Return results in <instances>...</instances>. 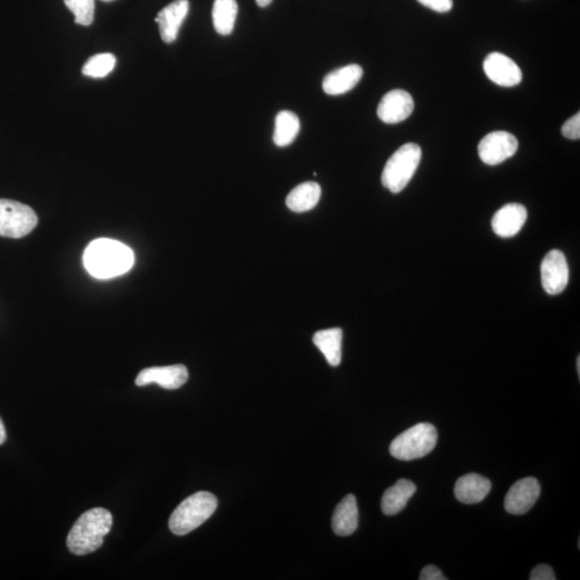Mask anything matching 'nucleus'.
<instances>
[{"instance_id": "f257e3e1", "label": "nucleus", "mask_w": 580, "mask_h": 580, "mask_svg": "<svg viewBox=\"0 0 580 580\" xmlns=\"http://www.w3.org/2000/svg\"><path fill=\"white\" fill-rule=\"evenodd\" d=\"M85 267L96 278H112L128 272L133 266V252L123 243L101 238L86 247Z\"/></svg>"}, {"instance_id": "f03ea898", "label": "nucleus", "mask_w": 580, "mask_h": 580, "mask_svg": "<svg viewBox=\"0 0 580 580\" xmlns=\"http://www.w3.org/2000/svg\"><path fill=\"white\" fill-rule=\"evenodd\" d=\"M113 524L111 512L102 507L87 511L76 521L67 537V547L76 556H85L100 549Z\"/></svg>"}, {"instance_id": "7ed1b4c3", "label": "nucleus", "mask_w": 580, "mask_h": 580, "mask_svg": "<svg viewBox=\"0 0 580 580\" xmlns=\"http://www.w3.org/2000/svg\"><path fill=\"white\" fill-rule=\"evenodd\" d=\"M217 499L214 495L199 491L189 496L174 510L169 528L175 536H186L197 529L214 514Z\"/></svg>"}, {"instance_id": "20e7f679", "label": "nucleus", "mask_w": 580, "mask_h": 580, "mask_svg": "<svg viewBox=\"0 0 580 580\" xmlns=\"http://www.w3.org/2000/svg\"><path fill=\"white\" fill-rule=\"evenodd\" d=\"M422 149L416 143H407L388 159L382 174V183L393 194H399L415 174L422 160Z\"/></svg>"}, {"instance_id": "39448f33", "label": "nucleus", "mask_w": 580, "mask_h": 580, "mask_svg": "<svg viewBox=\"0 0 580 580\" xmlns=\"http://www.w3.org/2000/svg\"><path fill=\"white\" fill-rule=\"evenodd\" d=\"M437 442L438 431L433 424L417 423L393 439L390 452L399 460L412 461L431 453Z\"/></svg>"}, {"instance_id": "423d86ee", "label": "nucleus", "mask_w": 580, "mask_h": 580, "mask_svg": "<svg viewBox=\"0 0 580 580\" xmlns=\"http://www.w3.org/2000/svg\"><path fill=\"white\" fill-rule=\"evenodd\" d=\"M38 224V216L30 206L19 201L0 199V237L20 239Z\"/></svg>"}, {"instance_id": "0eeeda50", "label": "nucleus", "mask_w": 580, "mask_h": 580, "mask_svg": "<svg viewBox=\"0 0 580 580\" xmlns=\"http://www.w3.org/2000/svg\"><path fill=\"white\" fill-rule=\"evenodd\" d=\"M518 140L507 132H494L487 134L479 144L481 162L495 165L505 162L516 154Z\"/></svg>"}, {"instance_id": "6e6552de", "label": "nucleus", "mask_w": 580, "mask_h": 580, "mask_svg": "<svg viewBox=\"0 0 580 580\" xmlns=\"http://www.w3.org/2000/svg\"><path fill=\"white\" fill-rule=\"evenodd\" d=\"M541 278L544 289L552 296L561 294L567 288L569 270L567 258L561 251L552 250L544 257Z\"/></svg>"}, {"instance_id": "1a4fd4ad", "label": "nucleus", "mask_w": 580, "mask_h": 580, "mask_svg": "<svg viewBox=\"0 0 580 580\" xmlns=\"http://www.w3.org/2000/svg\"><path fill=\"white\" fill-rule=\"evenodd\" d=\"M541 495V486L535 478L516 481L505 496L504 507L512 515H524L536 503Z\"/></svg>"}, {"instance_id": "9d476101", "label": "nucleus", "mask_w": 580, "mask_h": 580, "mask_svg": "<svg viewBox=\"0 0 580 580\" xmlns=\"http://www.w3.org/2000/svg\"><path fill=\"white\" fill-rule=\"evenodd\" d=\"M189 381L188 367L183 365L148 367L139 373L136 385L147 386L157 383L165 390H179Z\"/></svg>"}, {"instance_id": "9b49d317", "label": "nucleus", "mask_w": 580, "mask_h": 580, "mask_svg": "<svg viewBox=\"0 0 580 580\" xmlns=\"http://www.w3.org/2000/svg\"><path fill=\"white\" fill-rule=\"evenodd\" d=\"M484 71L492 82L503 87L516 86L522 80L521 69L515 61L498 52L486 57Z\"/></svg>"}, {"instance_id": "f8f14e48", "label": "nucleus", "mask_w": 580, "mask_h": 580, "mask_svg": "<svg viewBox=\"0 0 580 580\" xmlns=\"http://www.w3.org/2000/svg\"><path fill=\"white\" fill-rule=\"evenodd\" d=\"M413 97L403 90H393L383 97L377 116L386 124H398L406 121L414 111Z\"/></svg>"}, {"instance_id": "ddd939ff", "label": "nucleus", "mask_w": 580, "mask_h": 580, "mask_svg": "<svg viewBox=\"0 0 580 580\" xmlns=\"http://www.w3.org/2000/svg\"><path fill=\"white\" fill-rule=\"evenodd\" d=\"M189 10V0H174L157 14L155 22L159 25L160 36L165 44H173L178 38L179 30Z\"/></svg>"}, {"instance_id": "4468645a", "label": "nucleus", "mask_w": 580, "mask_h": 580, "mask_svg": "<svg viewBox=\"0 0 580 580\" xmlns=\"http://www.w3.org/2000/svg\"><path fill=\"white\" fill-rule=\"evenodd\" d=\"M528 211L520 204H509L501 208L492 219L491 226L495 234L501 238L514 237L525 226Z\"/></svg>"}, {"instance_id": "2eb2a0df", "label": "nucleus", "mask_w": 580, "mask_h": 580, "mask_svg": "<svg viewBox=\"0 0 580 580\" xmlns=\"http://www.w3.org/2000/svg\"><path fill=\"white\" fill-rule=\"evenodd\" d=\"M364 70L359 65L351 64L331 71L325 77L323 90L326 94L338 96L353 90L361 80Z\"/></svg>"}, {"instance_id": "dca6fc26", "label": "nucleus", "mask_w": 580, "mask_h": 580, "mask_svg": "<svg viewBox=\"0 0 580 580\" xmlns=\"http://www.w3.org/2000/svg\"><path fill=\"white\" fill-rule=\"evenodd\" d=\"M490 490V480L476 473L463 476L455 485V498L464 504L479 503L489 495Z\"/></svg>"}, {"instance_id": "f3484780", "label": "nucleus", "mask_w": 580, "mask_h": 580, "mask_svg": "<svg viewBox=\"0 0 580 580\" xmlns=\"http://www.w3.org/2000/svg\"><path fill=\"white\" fill-rule=\"evenodd\" d=\"M359 512L354 495H347L335 507L333 529L336 536H349L358 528Z\"/></svg>"}, {"instance_id": "a211bd4d", "label": "nucleus", "mask_w": 580, "mask_h": 580, "mask_svg": "<svg viewBox=\"0 0 580 580\" xmlns=\"http://www.w3.org/2000/svg\"><path fill=\"white\" fill-rule=\"evenodd\" d=\"M416 492V486L408 479L398 480L385 491L382 499V511L387 516L399 514L406 509L408 500Z\"/></svg>"}, {"instance_id": "6ab92c4d", "label": "nucleus", "mask_w": 580, "mask_h": 580, "mask_svg": "<svg viewBox=\"0 0 580 580\" xmlns=\"http://www.w3.org/2000/svg\"><path fill=\"white\" fill-rule=\"evenodd\" d=\"M322 195V189L318 183L305 182L290 191L286 198L289 210L302 213L315 208Z\"/></svg>"}, {"instance_id": "aec40b11", "label": "nucleus", "mask_w": 580, "mask_h": 580, "mask_svg": "<svg viewBox=\"0 0 580 580\" xmlns=\"http://www.w3.org/2000/svg\"><path fill=\"white\" fill-rule=\"evenodd\" d=\"M342 340H343V331L340 328L320 330L313 336L314 344L318 347L328 364L333 367H338L341 364Z\"/></svg>"}, {"instance_id": "412c9836", "label": "nucleus", "mask_w": 580, "mask_h": 580, "mask_svg": "<svg viewBox=\"0 0 580 580\" xmlns=\"http://www.w3.org/2000/svg\"><path fill=\"white\" fill-rule=\"evenodd\" d=\"M238 4L236 0H215L212 18L217 33L228 36L235 28L238 17Z\"/></svg>"}, {"instance_id": "4be33fe9", "label": "nucleus", "mask_w": 580, "mask_h": 580, "mask_svg": "<svg viewBox=\"0 0 580 580\" xmlns=\"http://www.w3.org/2000/svg\"><path fill=\"white\" fill-rule=\"evenodd\" d=\"M300 132L299 117L292 111H281L276 117L273 141L278 147H287L297 138Z\"/></svg>"}, {"instance_id": "5701e85b", "label": "nucleus", "mask_w": 580, "mask_h": 580, "mask_svg": "<svg viewBox=\"0 0 580 580\" xmlns=\"http://www.w3.org/2000/svg\"><path fill=\"white\" fill-rule=\"evenodd\" d=\"M117 59L111 53L92 56L83 67L82 74L91 77H103L110 74L116 67Z\"/></svg>"}, {"instance_id": "b1692460", "label": "nucleus", "mask_w": 580, "mask_h": 580, "mask_svg": "<svg viewBox=\"0 0 580 580\" xmlns=\"http://www.w3.org/2000/svg\"><path fill=\"white\" fill-rule=\"evenodd\" d=\"M66 7L75 14L76 23L90 26L94 20V0H64Z\"/></svg>"}, {"instance_id": "393cba45", "label": "nucleus", "mask_w": 580, "mask_h": 580, "mask_svg": "<svg viewBox=\"0 0 580 580\" xmlns=\"http://www.w3.org/2000/svg\"><path fill=\"white\" fill-rule=\"evenodd\" d=\"M561 133L564 137L571 140H578L580 138V113L575 114L574 117L569 118L563 124Z\"/></svg>"}, {"instance_id": "a878e982", "label": "nucleus", "mask_w": 580, "mask_h": 580, "mask_svg": "<svg viewBox=\"0 0 580 580\" xmlns=\"http://www.w3.org/2000/svg\"><path fill=\"white\" fill-rule=\"evenodd\" d=\"M417 2L439 13L450 12L454 4L453 0H417Z\"/></svg>"}, {"instance_id": "bb28decb", "label": "nucleus", "mask_w": 580, "mask_h": 580, "mask_svg": "<svg viewBox=\"0 0 580 580\" xmlns=\"http://www.w3.org/2000/svg\"><path fill=\"white\" fill-rule=\"evenodd\" d=\"M531 580H556V574L553 572L552 567L547 564H540L536 568L532 569L530 574Z\"/></svg>"}, {"instance_id": "cd10ccee", "label": "nucleus", "mask_w": 580, "mask_h": 580, "mask_svg": "<svg viewBox=\"0 0 580 580\" xmlns=\"http://www.w3.org/2000/svg\"><path fill=\"white\" fill-rule=\"evenodd\" d=\"M421 580H447V578L444 576V574L439 571V568L435 566H427L423 568L421 576Z\"/></svg>"}, {"instance_id": "c85d7f7f", "label": "nucleus", "mask_w": 580, "mask_h": 580, "mask_svg": "<svg viewBox=\"0 0 580 580\" xmlns=\"http://www.w3.org/2000/svg\"><path fill=\"white\" fill-rule=\"evenodd\" d=\"M7 434H6V428H4V424L2 421V418H0V445L4 444V441H6Z\"/></svg>"}, {"instance_id": "c756f323", "label": "nucleus", "mask_w": 580, "mask_h": 580, "mask_svg": "<svg viewBox=\"0 0 580 580\" xmlns=\"http://www.w3.org/2000/svg\"><path fill=\"white\" fill-rule=\"evenodd\" d=\"M256 3L259 7L265 8L272 3V0H256Z\"/></svg>"}, {"instance_id": "7c9ffc66", "label": "nucleus", "mask_w": 580, "mask_h": 580, "mask_svg": "<svg viewBox=\"0 0 580 580\" xmlns=\"http://www.w3.org/2000/svg\"><path fill=\"white\" fill-rule=\"evenodd\" d=\"M577 373L580 375V357H577Z\"/></svg>"}, {"instance_id": "2f4dec72", "label": "nucleus", "mask_w": 580, "mask_h": 580, "mask_svg": "<svg viewBox=\"0 0 580 580\" xmlns=\"http://www.w3.org/2000/svg\"><path fill=\"white\" fill-rule=\"evenodd\" d=\"M102 2H113V0H102Z\"/></svg>"}]
</instances>
